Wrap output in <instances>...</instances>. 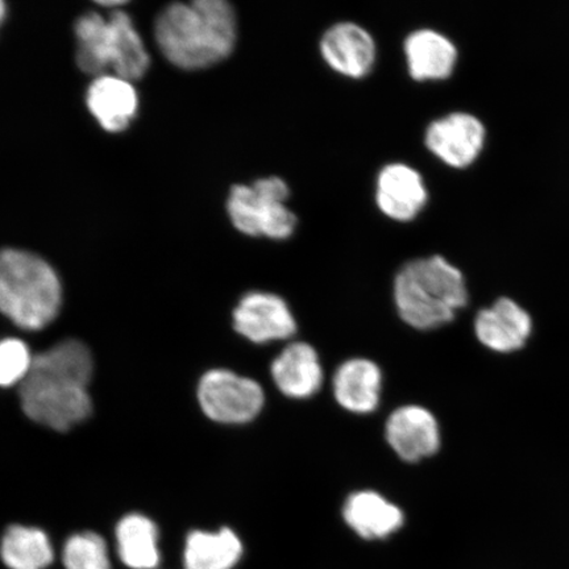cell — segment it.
Returning <instances> with one entry per match:
<instances>
[{
	"label": "cell",
	"instance_id": "1",
	"mask_svg": "<svg viewBox=\"0 0 569 569\" xmlns=\"http://www.w3.org/2000/svg\"><path fill=\"white\" fill-rule=\"evenodd\" d=\"M160 51L184 70L210 68L233 52L238 19L226 0L176 3L160 13L154 26Z\"/></svg>",
	"mask_w": 569,
	"mask_h": 569
},
{
	"label": "cell",
	"instance_id": "2",
	"mask_svg": "<svg viewBox=\"0 0 569 569\" xmlns=\"http://www.w3.org/2000/svg\"><path fill=\"white\" fill-rule=\"evenodd\" d=\"M468 301L465 274L442 256L411 260L396 276L398 315L417 330L451 323Z\"/></svg>",
	"mask_w": 569,
	"mask_h": 569
},
{
	"label": "cell",
	"instance_id": "3",
	"mask_svg": "<svg viewBox=\"0 0 569 569\" xmlns=\"http://www.w3.org/2000/svg\"><path fill=\"white\" fill-rule=\"evenodd\" d=\"M62 289L53 268L20 249L0 251V312L24 330H41L59 315Z\"/></svg>",
	"mask_w": 569,
	"mask_h": 569
},
{
	"label": "cell",
	"instance_id": "4",
	"mask_svg": "<svg viewBox=\"0 0 569 569\" xmlns=\"http://www.w3.org/2000/svg\"><path fill=\"white\" fill-rule=\"evenodd\" d=\"M77 63L84 73L137 81L147 73L149 56L132 20L123 11L109 19L89 12L77 20Z\"/></svg>",
	"mask_w": 569,
	"mask_h": 569
},
{
	"label": "cell",
	"instance_id": "5",
	"mask_svg": "<svg viewBox=\"0 0 569 569\" xmlns=\"http://www.w3.org/2000/svg\"><path fill=\"white\" fill-rule=\"evenodd\" d=\"M290 188L281 177L260 178L252 184H237L227 199V212L238 231L251 238L287 240L298 219L288 208Z\"/></svg>",
	"mask_w": 569,
	"mask_h": 569
},
{
	"label": "cell",
	"instance_id": "6",
	"mask_svg": "<svg viewBox=\"0 0 569 569\" xmlns=\"http://www.w3.org/2000/svg\"><path fill=\"white\" fill-rule=\"evenodd\" d=\"M20 400L28 418L57 431H68L92 410L87 386L32 368L20 383Z\"/></svg>",
	"mask_w": 569,
	"mask_h": 569
},
{
	"label": "cell",
	"instance_id": "7",
	"mask_svg": "<svg viewBox=\"0 0 569 569\" xmlns=\"http://www.w3.org/2000/svg\"><path fill=\"white\" fill-rule=\"evenodd\" d=\"M199 405L206 416L219 423L241 425L253 421L264 407V390L247 377L216 369L202 377L198 388Z\"/></svg>",
	"mask_w": 569,
	"mask_h": 569
},
{
	"label": "cell",
	"instance_id": "8",
	"mask_svg": "<svg viewBox=\"0 0 569 569\" xmlns=\"http://www.w3.org/2000/svg\"><path fill=\"white\" fill-rule=\"evenodd\" d=\"M486 138V127L479 118L452 112L427 127L425 144L446 166L465 169L478 160Z\"/></svg>",
	"mask_w": 569,
	"mask_h": 569
},
{
	"label": "cell",
	"instance_id": "9",
	"mask_svg": "<svg viewBox=\"0 0 569 569\" xmlns=\"http://www.w3.org/2000/svg\"><path fill=\"white\" fill-rule=\"evenodd\" d=\"M233 327L256 345L289 339L297 331L288 303L267 291H252L241 298L233 311Z\"/></svg>",
	"mask_w": 569,
	"mask_h": 569
},
{
	"label": "cell",
	"instance_id": "10",
	"mask_svg": "<svg viewBox=\"0 0 569 569\" xmlns=\"http://www.w3.org/2000/svg\"><path fill=\"white\" fill-rule=\"evenodd\" d=\"M319 49L327 66L352 80L371 73L377 59L372 34L352 21L330 27L320 39Z\"/></svg>",
	"mask_w": 569,
	"mask_h": 569
},
{
	"label": "cell",
	"instance_id": "11",
	"mask_svg": "<svg viewBox=\"0 0 569 569\" xmlns=\"http://www.w3.org/2000/svg\"><path fill=\"white\" fill-rule=\"evenodd\" d=\"M475 332L480 343L497 353H511L528 343L532 332V319L522 306L501 297L482 309L475 319Z\"/></svg>",
	"mask_w": 569,
	"mask_h": 569
},
{
	"label": "cell",
	"instance_id": "12",
	"mask_svg": "<svg viewBox=\"0 0 569 569\" xmlns=\"http://www.w3.org/2000/svg\"><path fill=\"white\" fill-rule=\"evenodd\" d=\"M429 199L421 173L405 163H389L376 182V203L383 216L396 222H411Z\"/></svg>",
	"mask_w": 569,
	"mask_h": 569
},
{
	"label": "cell",
	"instance_id": "13",
	"mask_svg": "<svg viewBox=\"0 0 569 569\" xmlns=\"http://www.w3.org/2000/svg\"><path fill=\"white\" fill-rule=\"evenodd\" d=\"M386 437L398 457L408 462L430 458L440 447V430L436 417L416 405L393 411L386 426Z\"/></svg>",
	"mask_w": 569,
	"mask_h": 569
},
{
	"label": "cell",
	"instance_id": "14",
	"mask_svg": "<svg viewBox=\"0 0 569 569\" xmlns=\"http://www.w3.org/2000/svg\"><path fill=\"white\" fill-rule=\"evenodd\" d=\"M409 74L418 82L443 81L458 62V49L443 33L433 30L411 32L403 42Z\"/></svg>",
	"mask_w": 569,
	"mask_h": 569
},
{
	"label": "cell",
	"instance_id": "15",
	"mask_svg": "<svg viewBox=\"0 0 569 569\" xmlns=\"http://www.w3.org/2000/svg\"><path fill=\"white\" fill-rule=\"evenodd\" d=\"M92 116L106 131H124L137 117L139 98L130 81L116 76L97 77L88 91Z\"/></svg>",
	"mask_w": 569,
	"mask_h": 569
},
{
	"label": "cell",
	"instance_id": "16",
	"mask_svg": "<svg viewBox=\"0 0 569 569\" xmlns=\"http://www.w3.org/2000/svg\"><path fill=\"white\" fill-rule=\"evenodd\" d=\"M270 371L281 393L296 400L315 396L322 387V367L317 351L310 345H289L277 356Z\"/></svg>",
	"mask_w": 569,
	"mask_h": 569
},
{
	"label": "cell",
	"instance_id": "17",
	"mask_svg": "<svg viewBox=\"0 0 569 569\" xmlns=\"http://www.w3.org/2000/svg\"><path fill=\"white\" fill-rule=\"evenodd\" d=\"M343 518L359 537L368 540L388 538L403 525L402 510L372 490H360L348 497Z\"/></svg>",
	"mask_w": 569,
	"mask_h": 569
},
{
	"label": "cell",
	"instance_id": "18",
	"mask_svg": "<svg viewBox=\"0 0 569 569\" xmlns=\"http://www.w3.org/2000/svg\"><path fill=\"white\" fill-rule=\"evenodd\" d=\"M382 376L368 359H352L341 365L333 377V395L341 408L368 415L379 407Z\"/></svg>",
	"mask_w": 569,
	"mask_h": 569
},
{
	"label": "cell",
	"instance_id": "19",
	"mask_svg": "<svg viewBox=\"0 0 569 569\" xmlns=\"http://www.w3.org/2000/svg\"><path fill=\"white\" fill-rule=\"evenodd\" d=\"M243 557V543L229 528L217 532L196 530L184 543V569H233Z\"/></svg>",
	"mask_w": 569,
	"mask_h": 569
},
{
	"label": "cell",
	"instance_id": "20",
	"mask_svg": "<svg viewBox=\"0 0 569 569\" xmlns=\"http://www.w3.org/2000/svg\"><path fill=\"white\" fill-rule=\"evenodd\" d=\"M118 553L131 569H156L160 566L158 526L146 516L128 515L117 526Z\"/></svg>",
	"mask_w": 569,
	"mask_h": 569
},
{
	"label": "cell",
	"instance_id": "21",
	"mask_svg": "<svg viewBox=\"0 0 569 569\" xmlns=\"http://www.w3.org/2000/svg\"><path fill=\"white\" fill-rule=\"evenodd\" d=\"M0 559L9 569H47L53 563L54 551L44 531L13 525L0 542Z\"/></svg>",
	"mask_w": 569,
	"mask_h": 569
},
{
	"label": "cell",
	"instance_id": "22",
	"mask_svg": "<svg viewBox=\"0 0 569 569\" xmlns=\"http://www.w3.org/2000/svg\"><path fill=\"white\" fill-rule=\"evenodd\" d=\"M62 565L66 569H111L104 539L92 531L74 533L63 546Z\"/></svg>",
	"mask_w": 569,
	"mask_h": 569
},
{
	"label": "cell",
	"instance_id": "23",
	"mask_svg": "<svg viewBox=\"0 0 569 569\" xmlns=\"http://www.w3.org/2000/svg\"><path fill=\"white\" fill-rule=\"evenodd\" d=\"M32 356L23 341L6 339L0 341V387L23 382L32 366Z\"/></svg>",
	"mask_w": 569,
	"mask_h": 569
},
{
	"label": "cell",
	"instance_id": "24",
	"mask_svg": "<svg viewBox=\"0 0 569 569\" xmlns=\"http://www.w3.org/2000/svg\"><path fill=\"white\" fill-rule=\"evenodd\" d=\"M6 13H7V7L3 2H0V24L3 23V20L6 18Z\"/></svg>",
	"mask_w": 569,
	"mask_h": 569
}]
</instances>
